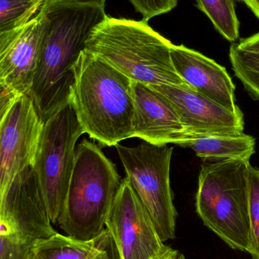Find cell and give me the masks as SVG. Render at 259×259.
<instances>
[{
	"instance_id": "obj_12",
	"label": "cell",
	"mask_w": 259,
	"mask_h": 259,
	"mask_svg": "<svg viewBox=\"0 0 259 259\" xmlns=\"http://www.w3.org/2000/svg\"><path fill=\"white\" fill-rule=\"evenodd\" d=\"M152 87L165 96L177 112L184 127L181 140L214 134L243 132L244 117L240 109L233 112L190 88L171 85Z\"/></svg>"
},
{
	"instance_id": "obj_11",
	"label": "cell",
	"mask_w": 259,
	"mask_h": 259,
	"mask_svg": "<svg viewBox=\"0 0 259 259\" xmlns=\"http://www.w3.org/2000/svg\"><path fill=\"white\" fill-rule=\"evenodd\" d=\"M44 126L28 94L18 97L1 113L0 193L8 188L17 175L33 165Z\"/></svg>"
},
{
	"instance_id": "obj_25",
	"label": "cell",
	"mask_w": 259,
	"mask_h": 259,
	"mask_svg": "<svg viewBox=\"0 0 259 259\" xmlns=\"http://www.w3.org/2000/svg\"><path fill=\"white\" fill-rule=\"evenodd\" d=\"M158 259H186V258L182 252L170 248L165 254Z\"/></svg>"
},
{
	"instance_id": "obj_3",
	"label": "cell",
	"mask_w": 259,
	"mask_h": 259,
	"mask_svg": "<svg viewBox=\"0 0 259 259\" xmlns=\"http://www.w3.org/2000/svg\"><path fill=\"white\" fill-rule=\"evenodd\" d=\"M172 46L170 40L154 30L145 20L106 16L90 33L85 50L132 81L196 91L176 73L170 55Z\"/></svg>"
},
{
	"instance_id": "obj_22",
	"label": "cell",
	"mask_w": 259,
	"mask_h": 259,
	"mask_svg": "<svg viewBox=\"0 0 259 259\" xmlns=\"http://www.w3.org/2000/svg\"><path fill=\"white\" fill-rule=\"evenodd\" d=\"M94 259H120L115 242L107 230L101 248Z\"/></svg>"
},
{
	"instance_id": "obj_1",
	"label": "cell",
	"mask_w": 259,
	"mask_h": 259,
	"mask_svg": "<svg viewBox=\"0 0 259 259\" xmlns=\"http://www.w3.org/2000/svg\"><path fill=\"white\" fill-rule=\"evenodd\" d=\"M47 39L28 95L45 122L71 100L74 66L93 29L106 18L104 7L45 0Z\"/></svg>"
},
{
	"instance_id": "obj_23",
	"label": "cell",
	"mask_w": 259,
	"mask_h": 259,
	"mask_svg": "<svg viewBox=\"0 0 259 259\" xmlns=\"http://www.w3.org/2000/svg\"><path fill=\"white\" fill-rule=\"evenodd\" d=\"M234 45L243 51L259 54V33L252 35L250 37L242 39L240 42L235 44Z\"/></svg>"
},
{
	"instance_id": "obj_16",
	"label": "cell",
	"mask_w": 259,
	"mask_h": 259,
	"mask_svg": "<svg viewBox=\"0 0 259 259\" xmlns=\"http://www.w3.org/2000/svg\"><path fill=\"white\" fill-rule=\"evenodd\" d=\"M106 233L94 240H82L57 232L36 242L31 250L41 259H94Z\"/></svg>"
},
{
	"instance_id": "obj_8",
	"label": "cell",
	"mask_w": 259,
	"mask_h": 259,
	"mask_svg": "<svg viewBox=\"0 0 259 259\" xmlns=\"http://www.w3.org/2000/svg\"><path fill=\"white\" fill-rule=\"evenodd\" d=\"M84 134L71 102L44 122L33 167L53 225H57L68 191L76 143Z\"/></svg>"
},
{
	"instance_id": "obj_7",
	"label": "cell",
	"mask_w": 259,
	"mask_h": 259,
	"mask_svg": "<svg viewBox=\"0 0 259 259\" xmlns=\"http://www.w3.org/2000/svg\"><path fill=\"white\" fill-rule=\"evenodd\" d=\"M126 179L142 202L163 242L176 237L177 211L170 187L173 148L143 143L116 146Z\"/></svg>"
},
{
	"instance_id": "obj_21",
	"label": "cell",
	"mask_w": 259,
	"mask_h": 259,
	"mask_svg": "<svg viewBox=\"0 0 259 259\" xmlns=\"http://www.w3.org/2000/svg\"><path fill=\"white\" fill-rule=\"evenodd\" d=\"M143 19L149 21L152 18L170 12L176 7L178 0H129Z\"/></svg>"
},
{
	"instance_id": "obj_15",
	"label": "cell",
	"mask_w": 259,
	"mask_h": 259,
	"mask_svg": "<svg viewBox=\"0 0 259 259\" xmlns=\"http://www.w3.org/2000/svg\"><path fill=\"white\" fill-rule=\"evenodd\" d=\"M177 146L190 148L204 159L250 160L255 152V139L244 133L214 134L181 140Z\"/></svg>"
},
{
	"instance_id": "obj_2",
	"label": "cell",
	"mask_w": 259,
	"mask_h": 259,
	"mask_svg": "<svg viewBox=\"0 0 259 259\" xmlns=\"http://www.w3.org/2000/svg\"><path fill=\"white\" fill-rule=\"evenodd\" d=\"M74 76L70 102L85 134L105 146L133 137L132 80L87 50Z\"/></svg>"
},
{
	"instance_id": "obj_4",
	"label": "cell",
	"mask_w": 259,
	"mask_h": 259,
	"mask_svg": "<svg viewBox=\"0 0 259 259\" xmlns=\"http://www.w3.org/2000/svg\"><path fill=\"white\" fill-rule=\"evenodd\" d=\"M115 164L94 142L84 139L76 150L74 168L57 225L82 240L98 238L121 185Z\"/></svg>"
},
{
	"instance_id": "obj_18",
	"label": "cell",
	"mask_w": 259,
	"mask_h": 259,
	"mask_svg": "<svg viewBox=\"0 0 259 259\" xmlns=\"http://www.w3.org/2000/svg\"><path fill=\"white\" fill-rule=\"evenodd\" d=\"M197 7L211 20L216 30L228 40L235 42L240 35V21L234 0H196Z\"/></svg>"
},
{
	"instance_id": "obj_6",
	"label": "cell",
	"mask_w": 259,
	"mask_h": 259,
	"mask_svg": "<svg viewBox=\"0 0 259 259\" xmlns=\"http://www.w3.org/2000/svg\"><path fill=\"white\" fill-rule=\"evenodd\" d=\"M33 166L0 193V259H24L33 245L56 234Z\"/></svg>"
},
{
	"instance_id": "obj_26",
	"label": "cell",
	"mask_w": 259,
	"mask_h": 259,
	"mask_svg": "<svg viewBox=\"0 0 259 259\" xmlns=\"http://www.w3.org/2000/svg\"><path fill=\"white\" fill-rule=\"evenodd\" d=\"M259 19V0H243Z\"/></svg>"
},
{
	"instance_id": "obj_19",
	"label": "cell",
	"mask_w": 259,
	"mask_h": 259,
	"mask_svg": "<svg viewBox=\"0 0 259 259\" xmlns=\"http://www.w3.org/2000/svg\"><path fill=\"white\" fill-rule=\"evenodd\" d=\"M249 216H250L252 251L253 259H259V168L249 166Z\"/></svg>"
},
{
	"instance_id": "obj_14",
	"label": "cell",
	"mask_w": 259,
	"mask_h": 259,
	"mask_svg": "<svg viewBox=\"0 0 259 259\" xmlns=\"http://www.w3.org/2000/svg\"><path fill=\"white\" fill-rule=\"evenodd\" d=\"M170 55L176 73L187 84L229 110H240L235 85L225 67L183 45L173 44Z\"/></svg>"
},
{
	"instance_id": "obj_13",
	"label": "cell",
	"mask_w": 259,
	"mask_h": 259,
	"mask_svg": "<svg viewBox=\"0 0 259 259\" xmlns=\"http://www.w3.org/2000/svg\"><path fill=\"white\" fill-rule=\"evenodd\" d=\"M133 137L155 146L177 144L184 127L171 102L151 85L132 81Z\"/></svg>"
},
{
	"instance_id": "obj_17",
	"label": "cell",
	"mask_w": 259,
	"mask_h": 259,
	"mask_svg": "<svg viewBox=\"0 0 259 259\" xmlns=\"http://www.w3.org/2000/svg\"><path fill=\"white\" fill-rule=\"evenodd\" d=\"M45 0H0V45L7 42L39 12Z\"/></svg>"
},
{
	"instance_id": "obj_9",
	"label": "cell",
	"mask_w": 259,
	"mask_h": 259,
	"mask_svg": "<svg viewBox=\"0 0 259 259\" xmlns=\"http://www.w3.org/2000/svg\"><path fill=\"white\" fill-rule=\"evenodd\" d=\"M120 259H158L166 246L142 202L126 178L122 180L106 222Z\"/></svg>"
},
{
	"instance_id": "obj_10",
	"label": "cell",
	"mask_w": 259,
	"mask_h": 259,
	"mask_svg": "<svg viewBox=\"0 0 259 259\" xmlns=\"http://www.w3.org/2000/svg\"><path fill=\"white\" fill-rule=\"evenodd\" d=\"M48 29V17L42 6L28 24L0 45L1 113L18 97L30 92Z\"/></svg>"
},
{
	"instance_id": "obj_24",
	"label": "cell",
	"mask_w": 259,
	"mask_h": 259,
	"mask_svg": "<svg viewBox=\"0 0 259 259\" xmlns=\"http://www.w3.org/2000/svg\"><path fill=\"white\" fill-rule=\"evenodd\" d=\"M55 1L76 3V4L91 5V6H98L104 7L106 0H55Z\"/></svg>"
},
{
	"instance_id": "obj_20",
	"label": "cell",
	"mask_w": 259,
	"mask_h": 259,
	"mask_svg": "<svg viewBox=\"0 0 259 259\" xmlns=\"http://www.w3.org/2000/svg\"><path fill=\"white\" fill-rule=\"evenodd\" d=\"M239 80L249 94L259 101V54L246 53L243 56L238 72Z\"/></svg>"
},
{
	"instance_id": "obj_27",
	"label": "cell",
	"mask_w": 259,
	"mask_h": 259,
	"mask_svg": "<svg viewBox=\"0 0 259 259\" xmlns=\"http://www.w3.org/2000/svg\"><path fill=\"white\" fill-rule=\"evenodd\" d=\"M24 259H41L40 258V257H38V255H36V254L34 253V252H33V251H30V252H29L28 254H27V256H26V258Z\"/></svg>"
},
{
	"instance_id": "obj_5",
	"label": "cell",
	"mask_w": 259,
	"mask_h": 259,
	"mask_svg": "<svg viewBox=\"0 0 259 259\" xmlns=\"http://www.w3.org/2000/svg\"><path fill=\"white\" fill-rule=\"evenodd\" d=\"M249 160L217 161L201 167L196 211L204 225L237 250L252 251Z\"/></svg>"
}]
</instances>
